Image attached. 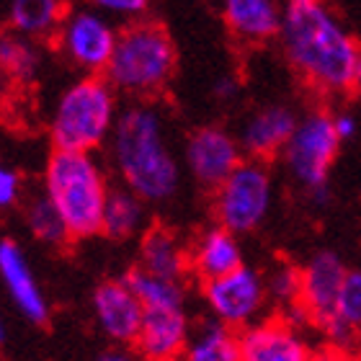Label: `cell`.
<instances>
[{"mask_svg": "<svg viewBox=\"0 0 361 361\" xmlns=\"http://www.w3.org/2000/svg\"><path fill=\"white\" fill-rule=\"evenodd\" d=\"M279 42L286 62L312 90L333 96L354 90L361 47L325 3L286 8Z\"/></svg>", "mask_w": 361, "mask_h": 361, "instance_id": "cell-1", "label": "cell"}, {"mask_svg": "<svg viewBox=\"0 0 361 361\" xmlns=\"http://www.w3.org/2000/svg\"><path fill=\"white\" fill-rule=\"evenodd\" d=\"M109 147L114 168L129 191L147 204L173 199L180 186V166L168 140L166 119L150 101H132L121 109Z\"/></svg>", "mask_w": 361, "mask_h": 361, "instance_id": "cell-2", "label": "cell"}, {"mask_svg": "<svg viewBox=\"0 0 361 361\" xmlns=\"http://www.w3.org/2000/svg\"><path fill=\"white\" fill-rule=\"evenodd\" d=\"M42 186H44L42 194L60 212L73 240L101 235L106 199L111 186L93 152L52 150L44 166Z\"/></svg>", "mask_w": 361, "mask_h": 361, "instance_id": "cell-3", "label": "cell"}, {"mask_svg": "<svg viewBox=\"0 0 361 361\" xmlns=\"http://www.w3.org/2000/svg\"><path fill=\"white\" fill-rule=\"evenodd\" d=\"M176 65L178 54L171 34L160 23L142 18L119 31V42L104 78L121 96L152 101L173 80Z\"/></svg>", "mask_w": 361, "mask_h": 361, "instance_id": "cell-4", "label": "cell"}, {"mask_svg": "<svg viewBox=\"0 0 361 361\" xmlns=\"http://www.w3.org/2000/svg\"><path fill=\"white\" fill-rule=\"evenodd\" d=\"M119 98L104 75H83L57 96L49 116L54 150L93 152L111 140L119 119Z\"/></svg>", "mask_w": 361, "mask_h": 361, "instance_id": "cell-5", "label": "cell"}, {"mask_svg": "<svg viewBox=\"0 0 361 361\" xmlns=\"http://www.w3.org/2000/svg\"><path fill=\"white\" fill-rule=\"evenodd\" d=\"M274 204V176L264 160L245 158L214 188V219L235 235L253 233L264 225Z\"/></svg>", "mask_w": 361, "mask_h": 361, "instance_id": "cell-6", "label": "cell"}, {"mask_svg": "<svg viewBox=\"0 0 361 361\" xmlns=\"http://www.w3.org/2000/svg\"><path fill=\"white\" fill-rule=\"evenodd\" d=\"M338 150L341 140L333 127V114L315 109L300 116L294 135L281 150V160L292 180L310 194L320 186H328Z\"/></svg>", "mask_w": 361, "mask_h": 361, "instance_id": "cell-7", "label": "cell"}, {"mask_svg": "<svg viewBox=\"0 0 361 361\" xmlns=\"http://www.w3.org/2000/svg\"><path fill=\"white\" fill-rule=\"evenodd\" d=\"M119 42V31L111 18L90 6L70 8L54 44L60 54L83 75H104Z\"/></svg>", "mask_w": 361, "mask_h": 361, "instance_id": "cell-8", "label": "cell"}, {"mask_svg": "<svg viewBox=\"0 0 361 361\" xmlns=\"http://www.w3.org/2000/svg\"><path fill=\"white\" fill-rule=\"evenodd\" d=\"M202 297L214 320L240 333L248 325L258 323L269 292H266V279L261 276V271L243 264L233 274L202 284Z\"/></svg>", "mask_w": 361, "mask_h": 361, "instance_id": "cell-9", "label": "cell"}, {"mask_svg": "<svg viewBox=\"0 0 361 361\" xmlns=\"http://www.w3.org/2000/svg\"><path fill=\"white\" fill-rule=\"evenodd\" d=\"M240 140L222 127H199L183 147V163L196 183L214 188L243 163Z\"/></svg>", "mask_w": 361, "mask_h": 361, "instance_id": "cell-10", "label": "cell"}, {"mask_svg": "<svg viewBox=\"0 0 361 361\" xmlns=\"http://www.w3.org/2000/svg\"><path fill=\"white\" fill-rule=\"evenodd\" d=\"M346 264L333 250H317L300 269V305L310 315V323H328L336 315L341 286L346 281Z\"/></svg>", "mask_w": 361, "mask_h": 361, "instance_id": "cell-11", "label": "cell"}, {"mask_svg": "<svg viewBox=\"0 0 361 361\" xmlns=\"http://www.w3.org/2000/svg\"><path fill=\"white\" fill-rule=\"evenodd\" d=\"M93 315L106 338L132 346L142 325L145 307L124 279H109L93 292Z\"/></svg>", "mask_w": 361, "mask_h": 361, "instance_id": "cell-12", "label": "cell"}, {"mask_svg": "<svg viewBox=\"0 0 361 361\" xmlns=\"http://www.w3.org/2000/svg\"><path fill=\"white\" fill-rule=\"evenodd\" d=\"M243 361H310L312 348L284 315L266 317L238 333Z\"/></svg>", "mask_w": 361, "mask_h": 361, "instance_id": "cell-13", "label": "cell"}, {"mask_svg": "<svg viewBox=\"0 0 361 361\" xmlns=\"http://www.w3.org/2000/svg\"><path fill=\"white\" fill-rule=\"evenodd\" d=\"M191 331L194 328L186 307L145 310L142 325L132 346L142 361H180Z\"/></svg>", "mask_w": 361, "mask_h": 361, "instance_id": "cell-14", "label": "cell"}, {"mask_svg": "<svg viewBox=\"0 0 361 361\" xmlns=\"http://www.w3.org/2000/svg\"><path fill=\"white\" fill-rule=\"evenodd\" d=\"M0 281L6 286L13 307L29 323L44 325L49 320V302L39 286L23 248L11 238L0 240Z\"/></svg>", "mask_w": 361, "mask_h": 361, "instance_id": "cell-15", "label": "cell"}, {"mask_svg": "<svg viewBox=\"0 0 361 361\" xmlns=\"http://www.w3.org/2000/svg\"><path fill=\"white\" fill-rule=\"evenodd\" d=\"M300 116L289 106L274 104L256 111L245 121L240 132V147L250 160H269L274 155H281L289 137L294 135Z\"/></svg>", "mask_w": 361, "mask_h": 361, "instance_id": "cell-16", "label": "cell"}, {"mask_svg": "<svg viewBox=\"0 0 361 361\" xmlns=\"http://www.w3.org/2000/svg\"><path fill=\"white\" fill-rule=\"evenodd\" d=\"M284 11L281 0H222L225 26L245 44H264L279 39Z\"/></svg>", "mask_w": 361, "mask_h": 361, "instance_id": "cell-17", "label": "cell"}, {"mask_svg": "<svg viewBox=\"0 0 361 361\" xmlns=\"http://www.w3.org/2000/svg\"><path fill=\"white\" fill-rule=\"evenodd\" d=\"M243 266V248L238 243V235L225 227H209L204 230L188 248V274L196 276L202 284L214 279L233 274Z\"/></svg>", "mask_w": 361, "mask_h": 361, "instance_id": "cell-18", "label": "cell"}, {"mask_svg": "<svg viewBox=\"0 0 361 361\" xmlns=\"http://www.w3.org/2000/svg\"><path fill=\"white\" fill-rule=\"evenodd\" d=\"M137 269L147 271L152 276L183 281V276L188 274V250L180 245V240L171 230L150 227V230H145L142 243H140V266Z\"/></svg>", "mask_w": 361, "mask_h": 361, "instance_id": "cell-19", "label": "cell"}, {"mask_svg": "<svg viewBox=\"0 0 361 361\" xmlns=\"http://www.w3.org/2000/svg\"><path fill=\"white\" fill-rule=\"evenodd\" d=\"M65 0H11L8 3V26L18 37L31 42L54 39L68 16Z\"/></svg>", "mask_w": 361, "mask_h": 361, "instance_id": "cell-20", "label": "cell"}, {"mask_svg": "<svg viewBox=\"0 0 361 361\" xmlns=\"http://www.w3.org/2000/svg\"><path fill=\"white\" fill-rule=\"evenodd\" d=\"M180 361H243L238 331L214 317L204 320L191 331Z\"/></svg>", "mask_w": 361, "mask_h": 361, "instance_id": "cell-21", "label": "cell"}, {"mask_svg": "<svg viewBox=\"0 0 361 361\" xmlns=\"http://www.w3.org/2000/svg\"><path fill=\"white\" fill-rule=\"evenodd\" d=\"M147 222V202H142L127 186L111 188L104 209V227L101 235L111 240H127L145 230Z\"/></svg>", "mask_w": 361, "mask_h": 361, "instance_id": "cell-22", "label": "cell"}, {"mask_svg": "<svg viewBox=\"0 0 361 361\" xmlns=\"http://www.w3.org/2000/svg\"><path fill=\"white\" fill-rule=\"evenodd\" d=\"M42 70V52L37 42L18 37L16 31L0 34V73L13 83H31Z\"/></svg>", "mask_w": 361, "mask_h": 361, "instance_id": "cell-23", "label": "cell"}, {"mask_svg": "<svg viewBox=\"0 0 361 361\" xmlns=\"http://www.w3.org/2000/svg\"><path fill=\"white\" fill-rule=\"evenodd\" d=\"M129 289L137 294L145 310H168L183 307L186 305V286L183 281H171V279L152 276L142 269H132L124 276Z\"/></svg>", "mask_w": 361, "mask_h": 361, "instance_id": "cell-24", "label": "cell"}, {"mask_svg": "<svg viewBox=\"0 0 361 361\" xmlns=\"http://www.w3.org/2000/svg\"><path fill=\"white\" fill-rule=\"evenodd\" d=\"M23 219H26V227H29L31 238L39 243H44V245L62 248V245H68V243L73 240L68 233V227H65V219L60 217V212L54 209V204L49 202L44 194L34 196V199L26 204Z\"/></svg>", "mask_w": 361, "mask_h": 361, "instance_id": "cell-25", "label": "cell"}, {"mask_svg": "<svg viewBox=\"0 0 361 361\" xmlns=\"http://www.w3.org/2000/svg\"><path fill=\"white\" fill-rule=\"evenodd\" d=\"M266 292L269 300L284 305L286 310L300 302V269L289 264H279L266 276Z\"/></svg>", "mask_w": 361, "mask_h": 361, "instance_id": "cell-26", "label": "cell"}, {"mask_svg": "<svg viewBox=\"0 0 361 361\" xmlns=\"http://www.w3.org/2000/svg\"><path fill=\"white\" fill-rule=\"evenodd\" d=\"M336 317L361 333V269H351L346 274L336 305Z\"/></svg>", "mask_w": 361, "mask_h": 361, "instance_id": "cell-27", "label": "cell"}, {"mask_svg": "<svg viewBox=\"0 0 361 361\" xmlns=\"http://www.w3.org/2000/svg\"><path fill=\"white\" fill-rule=\"evenodd\" d=\"M85 3L106 18H119L129 23L142 21L145 13L150 11V0H85Z\"/></svg>", "mask_w": 361, "mask_h": 361, "instance_id": "cell-28", "label": "cell"}, {"mask_svg": "<svg viewBox=\"0 0 361 361\" xmlns=\"http://www.w3.org/2000/svg\"><path fill=\"white\" fill-rule=\"evenodd\" d=\"M21 188H23L21 176L16 173L13 168L0 166V209L13 207L21 199Z\"/></svg>", "mask_w": 361, "mask_h": 361, "instance_id": "cell-29", "label": "cell"}, {"mask_svg": "<svg viewBox=\"0 0 361 361\" xmlns=\"http://www.w3.org/2000/svg\"><path fill=\"white\" fill-rule=\"evenodd\" d=\"M333 127H336V135H338L341 142H346V140H351L359 132V121H356L354 114L341 111V114H333Z\"/></svg>", "mask_w": 361, "mask_h": 361, "instance_id": "cell-30", "label": "cell"}, {"mask_svg": "<svg viewBox=\"0 0 361 361\" xmlns=\"http://www.w3.org/2000/svg\"><path fill=\"white\" fill-rule=\"evenodd\" d=\"M310 361H354L348 351H341L336 346H325L320 351H312V359Z\"/></svg>", "mask_w": 361, "mask_h": 361, "instance_id": "cell-31", "label": "cell"}, {"mask_svg": "<svg viewBox=\"0 0 361 361\" xmlns=\"http://www.w3.org/2000/svg\"><path fill=\"white\" fill-rule=\"evenodd\" d=\"M235 90H238V85H235L233 78H222L217 83V88H214V93H217V98H222V101H227V98L235 96Z\"/></svg>", "mask_w": 361, "mask_h": 361, "instance_id": "cell-32", "label": "cell"}, {"mask_svg": "<svg viewBox=\"0 0 361 361\" xmlns=\"http://www.w3.org/2000/svg\"><path fill=\"white\" fill-rule=\"evenodd\" d=\"M96 361H132V356H129L127 351H106V354H101Z\"/></svg>", "mask_w": 361, "mask_h": 361, "instance_id": "cell-33", "label": "cell"}, {"mask_svg": "<svg viewBox=\"0 0 361 361\" xmlns=\"http://www.w3.org/2000/svg\"><path fill=\"white\" fill-rule=\"evenodd\" d=\"M354 90H361V57H359V65H356V73H354Z\"/></svg>", "mask_w": 361, "mask_h": 361, "instance_id": "cell-34", "label": "cell"}, {"mask_svg": "<svg viewBox=\"0 0 361 361\" xmlns=\"http://www.w3.org/2000/svg\"><path fill=\"white\" fill-rule=\"evenodd\" d=\"M286 8H292V6H305V3H312V0H281Z\"/></svg>", "mask_w": 361, "mask_h": 361, "instance_id": "cell-35", "label": "cell"}, {"mask_svg": "<svg viewBox=\"0 0 361 361\" xmlns=\"http://www.w3.org/2000/svg\"><path fill=\"white\" fill-rule=\"evenodd\" d=\"M6 341V320H3V315H0V343Z\"/></svg>", "mask_w": 361, "mask_h": 361, "instance_id": "cell-36", "label": "cell"}]
</instances>
